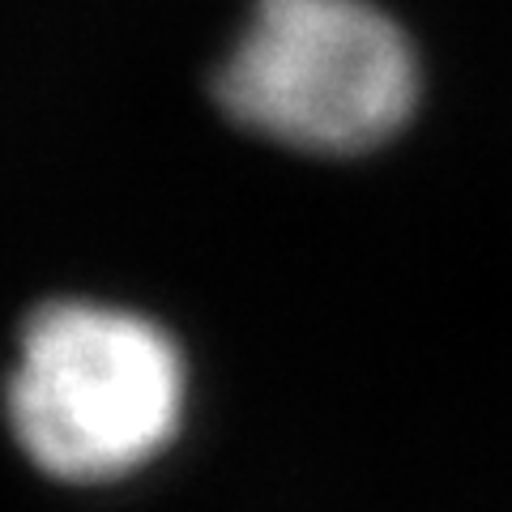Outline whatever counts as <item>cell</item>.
<instances>
[{"instance_id":"1","label":"cell","mask_w":512,"mask_h":512,"mask_svg":"<svg viewBox=\"0 0 512 512\" xmlns=\"http://www.w3.org/2000/svg\"><path fill=\"white\" fill-rule=\"evenodd\" d=\"M184 402L180 350L146 316L103 303H47L26 320L9 419L60 478H111L171 440Z\"/></svg>"},{"instance_id":"2","label":"cell","mask_w":512,"mask_h":512,"mask_svg":"<svg viewBox=\"0 0 512 512\" xmlns=\"http://www.w3.org/2000/svg\"><path fill=\"white\" fill-rule=\"evenodd\" d=\"M214 90L256 133L350 154L406 124L419 64L402 26L372 0H256Z\"/></svg>"}]
</instances>
